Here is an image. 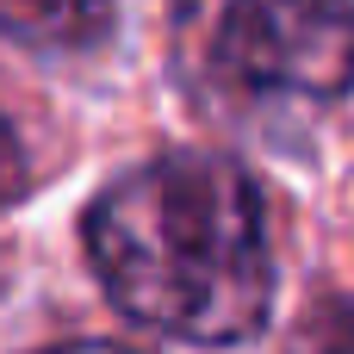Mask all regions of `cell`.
<instances>
[{
	"label": "cell",
	"instance_id": "cell-4",
	"mask_svg": "<svg viewBox=\"0 0 354 354\" xmlns=\"http://www.w3.org/2000/svg\"><path fill=\"white\" fill-rule=\"evenodd\" d=\"M25 149H19V131L0 118V205H12L19 193H25Z\"/></svg>",
	"mask_w": 354,
	"mask_h": 354
},
{
	"label": "cell",
	"instance_id": "cell-3",
	"mask_svg": "<svg viewBox=\"0 0 354 354\" xmlns=\"http://www.w3.org/2000/svg\"><path fill=\"white\" fill-rule=\"evenodd\" d=\"M0 31L44 56L100 50L112 37V0H0Z\"/></svg>",
	"mask_w": 354,
	"mask_h": 354
},
{
	"label": "cell",
	"instance_id": "cell-1",
	"mask_svg": "<svg viewBox=\"0 0 354 354\" xmlns=\"http://www.w3.org/2000/svg\"><path fill=\"white\" fill-rule=\"evenodd\" d=\"M81 236L106 299L143 330L218 348L255 336L274 305L268 212L224 156L174 149L118 174Z\"/></svg>",
	"mask_w": 354,
	"mask_h": 354
},
{
	"label": "cell",
	"instance_id": "cell-2",
	"mask_svg": "<svg viewBox=\"0 0 354 354\" xmlns=\"http://www.w3.org/2000/svg\"><path fill=\"white\" fill-rule=\"evenodd\" d=\"M174 68L230 124H305L354 87V0H174Z\"/></svg>",
	"mask_w": 354,
	"mask_h": 354
},
{
	"label": "cell",
	"instance_id": "cell-5",
	"mask_svg": "<svg viewBox=\"0 0 354 354\" xmlns=\"http://www.w3.org/2000/svg\"><path fill=\"white\" fill-rule=\"evenodd\" d=\"M56 354H131V348H112V342H75V348H56Z\"/></svg>",
	"mask_w": 354,
	"mask_h": 354
}]
</instances>
